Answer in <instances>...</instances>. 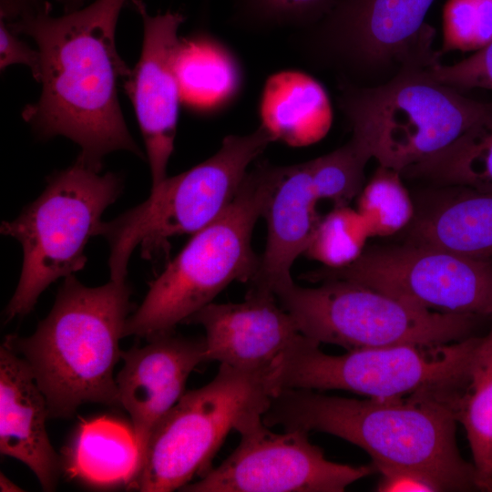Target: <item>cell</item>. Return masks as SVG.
<instances>
[{
    "mask_svg": "<svg viewBox=\"0 0 492 492\" xmlns=\"http://www.w3.org/2000/svg\"><path fill=\"white\" fill-rule=\"evenodd\" d=\"M128 0H94L53 16L46 2L37 11L6 22L32 37L39 53L37 102L23 111L40 138L66 137L77 144V159L100 172L106 155L127 150L144 159L126 125L118 86L131 69L118 53L116 28Z\"/></svg>",
    "mask_w": 492,
    "mask_h": 492,
    "instance_id": "6da1fadb",
    "label": "cell"
},
{
    "mask_svg": "<svg viewBox=\"0 0 492 492\" xmlns=\"http://www.w3.org/2000/svg\"><path fill=\"white\" fill-rule=\"evenodd\" d=\"M269 426L323 432L364 449L376 470L415 471L439 491L478 490L456 438L453 400L435 395L359 400L284 388L262 415Z\"/></svg>",
    "mask_w": 492,
    "mask_h": 492,
    "instance_id": "7a4b0ae2",
    "label": "cell"
},
{
    "mask_svg": "<svg viewBox=\"0 0 492 492\" xmlns=\"http://www.w3.org/2000/svg\"><path fill=\"white\" fill-rule=\"evenodd\" d=\"M130 295L127 281L87 287L71 274L33 334L5 338L29 365L49 417H70L87 403L121 407L113 371L121 359Z\"/></svg>",
    "mask_w": 492,
    "mask_h": 492,
    "instance_id": "3957f363",
    "label": "cell"
},
{
    "mask_svg": "<svg viewBox=\"0 0 492 492\" xmlns=\"http://www.w3.org/2000/svg\"><path fill=\"white\" fill-rule=\"evenodd\" d=\"M277 178V166L258 162L223 212L193 234L151 283L130 314L125 336L149 338L172 332L234 281L250 282L260 259L251 247L253 228L262 217Z\"/></svg>",
    "mask_w": 492,
    "mask_h": 492,
    "instance_id": "277c9868",
    "label": "cell"
},
{
    "mask_svg": "<svg viewBox=\"0 0 492 492\" xmlns=\"http://www.w3.org/2000/svg\"><path fill=\"white\" fill-rule=\"evenodd\" d=\"M338 105L353 136L380 166L402 173L441 151L492 114V102L436 80L428 69L374 87L339 83Z\"/></svg>",
    "mask_w": 492,
    "mask_h": 492,
    "instance_id": "5b68a950",
    "label": "cell"
},
{
    "mask_svg": "<svg viewBox=\"0 0 492 492\" xmlns=\"http://www.w3.org/2000/svg\"><path fill=\"white\" fill-rule=\"evenodd\" d=\"M434 1L334 0L292 40L308 63L334 72L339 83L379 86L440 63L435 29L425 22Z\"/></svg>",
    "mask_w": 492,
    "mask_h": 492,
    "instance_id": "8992f818",
    "label": "cell"
},
{
    "mask_svg": "<svg viewBox=\"0 0 492 492\" xmlns=\"http://www.w3.org/2000/svg\"><path fill=\"white\" fill-rule=\"evenodd\" d=\"M481 337L439 345H394L331 355L301 335L273 363L277 391L345 390L374 399L411 395L456 398L469 377Z\"/></svg>",
    "mask_w": 492,
    "mask_h": 492,
    "instance_id": "52a82bcc",
    "label": "cell"
},
{
    "mask_svg": "<svg viewBox=\"0 0 492 492\" xmlns=\"http://www.w3.org/2000/svg\"><path fill=\"white\" fill-rule=\"evenodd\" d=\"M274 137L262 125L246 135H229L219 150L187 171L151 187L149 198L118 217L102 221L97 235L109 246L110 279L125 281L129 258L140 246L145 259L169 247L174 236L196 233L229 206L250 165Z\"/></svg>",
    "mask_w": 492,
    "mask_h": 492,
    "instance_id": "ba28073f",
    "label": "cell"
},
{
    "mask_svg": "<svg viewBox=\"0 0 492 492\" xmlns=\"http://www.w3.org/2000/svg\"><path fill=\"white\" fill-rule=\"evenodd\" d=\"M272 371V365L245 370L220 364L210 383L185 392L153 428L128 487L171 492L207 473L227 435L264 415L277 393Z\"/></svg>",
    "mask_w": 492,
    "mask_h": 492,
    "instance_id": "9c48e42d",
    "label": "cell"
},
{
    "mask_svg": "<svg viewBox=\"0 0 492 492\" xmlns=\"http://www.w3.org/2000/svg\"><path fill=\"white\" fill-rule=\"evenodd\" d=\"M122 190L118 175H100L76 161L54 174L17 218L2 222L1 233L23 249L21 275L5 310L7 320L28 314L52 282L85 267V247L97 236L103 212Z\"/></svg>",
    "mask_w": 492,
    "mask_h": 492,
    "instance_id": "30bf717a",
    "label": "cell"
},
{
    "mask_svg": "<svg viewBox=\"0 0 492 492\" xmlns=\"http://www.w3.org/2000/svg\"><path fill=\"white\" fill-rule=\"evenodd\" d=\"M273 292L302 335L348 351L462 341L472 336L478 317L428 310L344 280L308 288L292 279Z\"/></svg>",
    "mask_w": 492,
    "mask_h": 492,
    "instance_id": "8fae6325",
    "label": "cell"
},
{
    "mask_svg": "<svg viewBox=\"0 0 492 492\" xmlns=\"http://www.w3.org/2000/svg\"><path fill=\"white\" fill-rule=\"evenodd\" d=\"M301 278L349 281L433 311L492 315V261L431 246L374 247L346 266L323 267Z\"/></svg>",
    "mask_w": 492,
    "mask_h": 492,
    "instance_id": "7c38bea8",
    "label": "cell"
},
{
    "mask_svg": "<svg viewBox=\"0 0 492 492\" xmlns=\"http://www.w3.org/2000/svg\"><path fill=\"white\" fill-rule=\"evenodd\" d=\"M241 440L232 453L185 492H343L372 475V466H354L328 460L301 429L276 433L262 416L236 430Z\"/></svg>",
    "mask_w": 492,
    "mask_h": 492,
    "instance_id": "4fadbf2b",
    "label": "cell"
},
{
    "mask_svg": "<svg viewBox=\"0 0 492 492\" xmlns=\"http://www.w3.org/2000/svg\"><path fill=\"white\" fill-rule=\"evenodd\" d=\"M141 18L143 41L140 57L124 82L144 139L152 186L167 176L174 149L181 101L176 60L181 39L178 32L182 13H149L142 0H130Z\"/></svg>",
    "mask_w": 492,
    "mask_h": 492,
    "instance_id": "5bb4252c",
    "label": "cell"
},
{
    "mask_svg": "<svg viewBox=\"0 0 492 492\" xmlns=\"http://www.w3.org/2000/svg\"><path fill=\"white\" fill-rule=\"evenodd\" d=\"M142 347L122 351L116 376L120 406L129 415L141 464L149 437L185 393L193 369L206 362L204 337L156 334ZM139 468V467H138Z\"/></svg>",
    "mask_w": 492,
    "mask_h": 492,
    "instance_id": "9a60e30c",
    "label": "cell"
},
{
    "mask_svg": "<svg viewBox=\"0 0 492 492\" xmlns=\"http://www.w3.org/2000/svg\"><path fill=\"white\" fill-rule=\"evenodd\" d=\"M183 323L204 328L206 362L245 370L272 366L302 335L274 294L255 292L241 302H210Z\"/></svg>",
    "mask_w": 492,
    "mask_h": 492,
    "instance_id": "2e32d148",
    "label": "cell"
},
{
    "mask_svg": "<svg viewBox=\"0 0 492 492\" xmlns=\"http://www.w3.org/2000/svg\"><path fill=\"white\" fill-rule=\"evenodd\" d=\"M46 399L23 357L0 348V452L24 463L44 491L56 489L62 462L46 428Z\"/></svg>",
    "mask_w": 492,
    "mask_h": 492,
    "instance_id": "e0dca14e",
    "label": "cell"
},
{
    "mask_svg": "<svg viewBox=\"0 0 492 492\" xmlns=\"http://www.w3.org/2000/svg\"><path fill=\"white\" fill-rule=\"evenodd\" d=\"M314 190L310 160L277 166V178L262 217L267 241L248 292L274 294V289L290 280L292 263L307 250L322 217Z\"/></svg>",
    "mask_w": 492,
    "mask_h": 492,
    "instance_id": "ac0fdd59",
    "label": "cell"
},
{
    "mask_svg": "<svg viewBox=\"0 0 492 492\" xmlns=\"http://www.w3.org/2000/svg\"><path fill=\"white\" fill-rule=\"evenodd\" d=\"M262 125L275 140L306 146L322 139L333 122L330 98L311 76L284 70L271 76L260 101Z\"/></svg>",
    "mask_w": 492,
    "mask_h": 492,
    "instance_id": "d6986e66",
    "label": "cell"
},
{
    "mask_svg": "<svg viewBox=\"0 0 492 492\" xmlns=\"http://www.w3.org/2000/svg\"><path fill=\"white\" fill-rule=\"evenodd\" d=\"M410 242L492 261V192L464 189L418 220Z\"/></svg>",
    "mask_w": 492,
    "mask_h": 492,
    "instance_id": "ffe728a7",
    "label": "cell"
},
{
    "mask_svg": "<svg viewBox=\"0 0 492 492\" xmlns=\"http://www.w3.org/2000/svg\"><path fill=\"white\" fill-rule=\"evenodd\" d=\"M139 463L132 427L108 417L82 424L71 440L66 459L70 476L97 486L128 485Z\"/></svg>",
    "mask_w": 492,
    "mask_h": 492,
    "instance_id": "44dd1931",
    "label": "cell"
},
{
    "mask_svg": "<svg viewBox=\"0 0 492 492\" xmlns=\"http://www.w3.org/2000/svg\"><path fill=\"white\" fill-rule=\"evenodd\" d=\"M181 100L198 109L221 105L237 91L238 64L230 51L207 35L181 40L176 60Z\"/></svg>",
    "mask_w": 492,
    "mask_h": 492,
    "instance_id": "7402d4cb",
    "label": "cell"
},
{
    "mask_svg": "<svg viewBox=\"0 0 492 492\" xmlns=\"http://www.w3.org/2000/svg\"><path fill=\"white\" fill-rule=\"evenodd\" d=\"M456 415L466 432L478 490L492 491V328L474 354Z\"/></svg>",
    "mask_w": 492,
    "mask_h": 492,
    "instance_id": "603a6c76",
    "label": "cell"
},
{
    "mask_svg": "<svg viewBox=\"0 0 492 492\" xmlns=\"http://www.w3.org/2000/svg\"><path fill=\"white\" fill-rule=\"evenodd\" d=\"M402 173L463 189L492 192V114L446 149L408 167Z\"/></svg>",
    "mask_w": 492,
    "mask_h": 492,
    "instance_id": "cb8c5ba5",
    "label": "cell"
},
{
    "mask_svg": "<svg viewBox=\"0 0 492 492\" xmlns=\"http://www.w3.org/2000/svg\"><path fill=\"white\" fill-rule=\"evenodd\" d=\"M357 211L370 237L394 234L411 220L414 207L401 173L380 166L358 195Z\"/></svg>",
    "mask_w": 492,
    "mask_h": 492,
    "instance_id": "d4e9b609",
    "label": "cell"
},
{
    "mask_svg": "<svg viewBox=\"0 0 492 492\" xmlns=\"http://www.w3.org/2000/svg\"><path fill=\"white\" fill-rule=\"evenodd\" d=\"M372 156L355 138L341 148L310 160L314 190L319 200L334 207L348 206L364 188V168Z\"/></svg>",
    "mask_w": 492,
    "mask_h": 492,
    "instance_id": "484cf974",
    "label": "cell"
},
{
    "mask_svg": "<svg viewBox=\"0 0 492 492\" xmlns=\"http://www.w3.org/2000/svg\"><path fill=\"white\" fill-rule=\"evenodd\" d=\"M334 0H231V22L251 32L305 29L318 22Z\"/></svg>",
    "mask_w": 492,
    "mask_h": 492,
    "instance_id": "4316f807",
    "label": "cell"
},
{
    "mask_svg": "<svg viewBox=\"0 0 492 492\" xmlns=\"http://www.w3.org/2000/svg\"><path fill=\"white\" fill-rule=\"evenodd\" d=\"M369 237L367 226L357 210L334 207L322 218L304 253L324 267L341 268L360 257Z\"/></svg>",
    "mask_w": 492,
    "mask_h": 492,
    "instance_id": "83f0119b",
    "label": "cell"
},
{
    "mask_svg": "<svg viewBox=\"0 0 492 492\" xmlns=\"http://www.w3.org/2000/svg\"><path fill=\"white\" fill-rule=\"evenodd\" d=\"M492 41V0H447L442 12L439 56L477 51Z\"/></svg>",
    "mask_w": 492,
    "mask_h": 492,
    "instance_id": "f1b7e54d",
    "label": "cell"
},
{
    "mask_svg": "<svg viewBox=\"0 0 492 492\" xmlns=\"http://www.w3.org/2000/svg\"><path fill=\"white\" fill-rule=\"evenodd\" d=\"M437 81L457 90H492V41L472 56L453 65L438 63L428 68Z\"/></svg>",
    "mask_w": 492,
    "mask_h": 492,
    "instance_id": "f546056e",
    "label": "cell"
},
{
    "mask_svg": "<svg viewBox=\"0 0 492 492\" xmlns=\"http://www.w3.org/2000/svg\"><path fill=\"white\" fill-rule=\"evenodd\" d=\"M39 53L32 49L26 42L17 37L15 33L1 18L0 20V68L5 70L8 66L22 64L30 67L34 78L36 80L39 71Z\"/></svg>",
    "mask_w": 492,
    "mask_h": 492,
    "instance_id": "4dcf8cb0",
    "label": "cell"
},
{
    "mask_svg": "<svg viewBox=\"0 0 492 492\" xmlns=\"http://www.w3.org/2000/svg\"><path fill=\"white\" fill-rule=\"evenodd\" d=\"M379 472L382 474L377 487L380 492L439 491L430 479L415 471L387 468Z\"/></svg>",
    "mask_w": 492,
    "mask_h": 492,
    "instance_id": "1f68e13d",
    "label": "cell"
},
{
    "mask_svg": "<svg viewBox=\"0 0 492 492\" xmlns=\"http://www.w3.org/2000/svg\"><path fill=\"white\" fill-rule=\"evenodd\" d=\"M45 0H0L1 18L13 22L41 8Z\"/></svg>",
    "mask_w": 492,
    "mask_h": 492,
    "instance_id": "d6a6232c",
    "label": "cell"
},
{
    "mask_svg": "<svg viewBox=\"0 0 492 492\" xmlns=\"http://www.w3.org/2000/svg\"><path fill=\"white\" fill-rule=\"evenodd\" d=\"M0 490L3 492L5 491H24L21 487L15 485L11 481L5 474L1 473L0 475Z\"/></svg>",
    "mask_w": 492,
    "mask_h": 492,
    "instance_id": "836d02e7",
    "label": "cell"
},
{
    "mask_svg": "<svg viewBox=\"0 0 492 492\" xmlns=\"http://www.w3.org/2000/svg\"><path fill=\"white\" fill-rule=\"evenodd\" d=\"M65 9V12H70L83 6V4L87 0H57Z\"/></svg>",
    "mask_w": 492,
    "mask_h": 492,
    "instance_id": "e575fe53",
    "label": "cell"
}]
</instances>
